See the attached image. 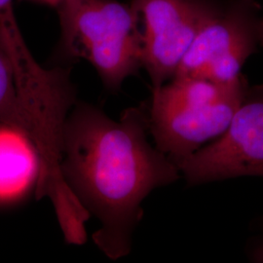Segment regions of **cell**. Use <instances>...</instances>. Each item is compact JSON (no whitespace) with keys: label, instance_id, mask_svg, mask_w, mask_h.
I'll list each match as a JSON object with an SVG mask.
<instances>
[{"label":"cell","instance_id":"cell-5","mask_svg":"<svg viewBox=\"0 0 263 263\" xmlns=\"http://www.w3.org/2000/svg\"><path fill=\"white\" fill-rule=\"evenodd\" d=\"M223 0H133L141 64L152 89L171 80L194 39Z\"/></svg>","mask_w":263,"mask_h":263},{"label":"cell","instance_id":"cell-9","mask_svg":"<svg viewBox=\"0 0 263 263\" xmlns=\"http://www.w3.org/2000/svg\"><path fill=\"white\" fill-rule=\"evenodd\" d=\"M251 256L254 261L263 262V237L258 243L254 245L251 251Z\"/></svg>","mask_w":263,"mask_h":263},{"label":"cell","instance_id":"cell-8","mask_svg":"<svg viewBox=\"0 0 263 263\" xmlns=\"http://www.w3.org/2000/svg\"><path fill=\"white\" fill-rule=\"evenodd\" d=\"M0 123L23 132L35 141V133L20 90L19 79L9 48L0 33ZM35 146V145H34Z\"/></svg>","mask_w":263,"mask_h":263},{"label":"cell","instance_id":"cell-6","mask_svg":"<svg viewBox=\"0 0 263 263\" xmlns=\"http://www.w3.org/2000/svg\"><path fill=\"white\" fill-rule=\"evenodd\" d=\"M189 186L246 176L263 177V85L249 86L217 141L177 164Z\"/></svg>","mask_w":263,"mask_h":263},{"label":"cell","instance_id":"cell-4","mask_svg":"<svg viewBox=\"0 0 263 263\" xmlns=\"http://www.w3.org/2000/svg\"><path fill=\"white\" fill-rule=\"evenodd\" d=\"M263 48L257 0H223L181 61L175 76L227 83L242 76L246 61Z\"/></svg>","mask_w":263,"mask_h":263},{"label":"cell","instance_id":"cell-2","mask_svg":"<svg viewBox=\"0 0 263 263\" xmlns=\"http://www.w3.org/2000/svg\"><path fill=\"white\" fill-rule=\"evenodd\" d=\"M249 86L244 74L227 83L174 76L152 89L146 105L155 146L176 165L185 159L228 129Z\"/></svg>","mask_w":263,"mask_h":263},{"label":"cell","instance_id":"cell-7","mask_svg":"<svg viewBox=\"0 0 263 263\" xmlns=\"http://www.w3.org/2000/svg\"><path fill=\"white\" fill-rule=\"evenodd\" d=\"M40 169L37 151L28 136L12 126L0 125V203L24 196L36 184Z\"/></svg>","mask_w":263,"mask_h":263},{"label":"cell","instance_id":"cell-10","mask_svg":"<svg viewBox=\"0 0 263 263\" xmlns=\"http://www.w3.org/2000/svg\"><path fill=\"white\" fill-rule=\"evenodd\" d=\"M31 1H37V2H41V3H45V4H48L50 6H54L55 8H58L66 0H31Z\"/></svg>","mask_w":263,"mask_h":263},{"label":"cell","instance_id":"cell-1","mask_svg":"<svg viewBox=\"0 0 263 263\" xmlns=\"http://www.w3.org/2000/svg\"><path fill=\"white\" fill-rule=\"evenodd\" d=\"M148 134L145 103L124 110L115 121L93 104L77 102L63 127L62 177L100 220L93 240L113 260L131 252L142 201L155 188L179 179L178 166L151 144Z\"/></svg>","mask_w":263,"mask_h":263},{"label":"cell","instance_id":"cell-3","mask_svg":"<svg viewBox=\"0 0 263 263\" xmlns=\"http://www.w3.org/2000/svg\"><path fill=\"white\" fill-rule=\"evenodd\" d=\"M61 50L89 62L104 87L116 93L141 64V40L130 4L116 0H66L58 8Z\"/></svg>","mask_w":263,"mask_h":263}]
</instances>
